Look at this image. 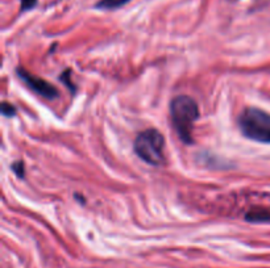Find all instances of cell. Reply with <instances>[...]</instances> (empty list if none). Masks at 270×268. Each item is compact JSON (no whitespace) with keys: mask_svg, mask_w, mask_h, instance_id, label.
Here are the masks:
<instances>
[{"mask_svg":"<svg viewBox=\"0 0 270 268\" xmlns=\"http://www.w3.org/2000/svg\"><path fill=\"white\" fill-rule=\"evenodd\" d=\"M170 116L173 125L182 142L192 143V128L199 117L198 104L187 95H179L171 100Z\"/></svg>","mask_w":270,"mask_h":268,"instance_id":"obj_1","label":"cell"},{"mask_svg":"<svg viewBox=\"0 0 270 268\" xmlns=\"http://www.w3.org/2000/svg\"><path fill=\"white\" fill-rule=\"evenodd\" d=\"M240 130L246 138L270 143V115L262 109L249 107L239 117Z\"/></svg>","mask_w":270,"mask_h":268,"instance_id":"obj_2","label":"cell"},{"mask_svg":"<svg viewBox=\"0 0 270 268\" xmlns=\"http://www.w3.org/2000/svg\"><path fill=\"white\" fill-rule=\"evenodd\" d=\"M165 138L157 129H147L141 132L134 139V153L144 162L152 166H162Z\"/></svg>","mask_w":270,"mask_h":268,"instance_id":"obj_3","label":"cell"},{"mask_svg":"<svg viewBox=\"0 0 270 268\" xmlns=\"http://www.w3.org/2000/svg\"><path fill=\"white\" fill-rule=\"evenodd\" d=\"M17 75L37 95L42 96L44 99H48V100H54V99L58 98V90L55 88L53 84H50L49 81L45 80V79L38 78L36 75L31 74L27 70L20 67L17 68Z\"/></svg>","mask_w":270,"mask_h":268,"instance_id":"obj_4","label":"cell"},{"mask_svg":"<svg viewBox=\"0 0 270 268\" xmlns=\"http://www.w3.org/2000/svg\"><path fill=\"white\" fill-rule=\"evenodd\" d=\"M245 220L253 224H270V209H252L245 214Z\"/></svg>","mask_w":270,"mask_h":268,"instance_id":"obj_5","label":"cell"},{"mask_svg":"<svg viewBox=\"0 0 270 268\" xmlns=\"http://www.w3.org/2000/svg\"><path fill=\"white\" fill-rule=\"evenodd\" d=\"M129 0H100L96 4V7L100 10H115V8L123 7L124 4H127Z\"/></svg>","mask_w":270,"mask_h":268,"instance_id":"obj_6","label":"cell"},{"mask_svg":"<svg viewBox=\"0 0 270 268\" xmlns=\"http://www.w3.org/2000/svg\"><path fill=\"white\" fill-rule=\"evenodd\" d=\"M2 113L6 117H12V116L16 115V108L11 103L3 102L2 103Z\"/></svg>","mask_w":270,"mask_h":268,"instance_id":"obj_7","label":"cell"},{"mask_svg":"<svg viewBox=\"0 0 270 268\" xmlns=\"http://www.w3.org/2000/svg\"><path fill=\"white\" fill-rule=\"evenodd\" d=\"M11 168H12V171H14L15 173H16L19 177H24V173H25V167H24V163L23 162H15L12 166H11Z\"/></svg>","mask_w":270,"mask_h":268,"instance_id":"obj_8","label":"cell"},{"mask_svg":"<svg viewBox=\"0 0 270 268\" xmlns=\"http://www.w3.org/2000/svg\"><path fill=\"white\" fill-rule=\"evenodd\" d=\"M37 3V0H21V11H28L33 8Z\"/></svg>","mask_w":270,"mask_h":268,"instance_id":"obj_9","label":"cell"},{"mask_svg":"<svg viewBox=\"0 0 270 268\" xmlns=\"http://www.w3.org/2000/svg\"><path fill=\"white\" fill-rule=\"evenodd\" d=\"M69 75H70V72L66 71L65 74H62L61 75V79L63 81H65V83L69 85V87H70V90H72V91H74V90H76V87H74V85H72V83H70V79H69Z\"/></svg>","mask_w":270,"mask_h":268,"instance_id":"obj_10","label":"cell"}]
</instances>
